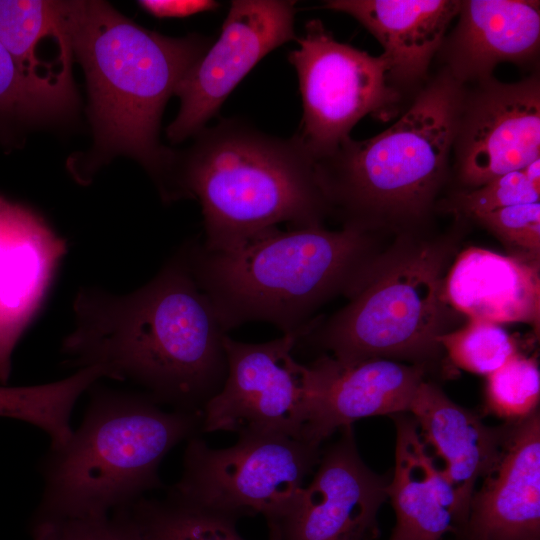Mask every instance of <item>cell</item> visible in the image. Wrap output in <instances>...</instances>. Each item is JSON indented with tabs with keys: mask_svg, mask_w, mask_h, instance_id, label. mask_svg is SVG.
<instances>
[{
	"mask_svg": "<svg viewBox=\"0 0 540 540\" xmlns=\"http://www.w3.org/2000/svg\"><path fill=\"white\" fill-rule=\"evenodd\" d=\"M448 367L487 376L519 353L518 341L500 324L468 318L438 337Z\"/></svg>",
	"mask_w": 540,
	"mask_h": 540,
	"instance_id": "25",
	"label": "cell"
},
{
	"mask_svg": "<svg viewBox=\"0 0 540 540\" xmlns=\"http://www.w3.org/2000/svg\"><path fill=\"white\" fill-rule=\"evenodd\" d=\"M539 199L540 159L477 188L459 189L439 200L435 210L451 214L455 219L467 222L497 209L535 203L539 202Z\"/></svg>",
	"mask_w": 540,
	"mask_h": 540,
	"instance_id": "26",
	"label": "cell"
},
{
	"mask_svg": "<svg viewBox=\"0 0 540 540\" xmlns=\"http://www.w3.org/2000/svg\"><path fill=\"white\" fill-rule=\"evenodd\" d=\"M67 244L44 218L0 195V384L13 351L41 309Z\"/></svg>",
	"mask_w": 540,
	"mask_h": 540,
	"instance_id": "15",
	"label": "cell"
},
{
	"mask_svg": "<svg viewBox=\"0 0 540 540\" xmlns=\"http://www.w3.org/2000/svg\"><path fill=\"white\" fill-rule=\"evenodd\" d=\"M444 540V539H443Z\"/></svg>",
	"mask_w": 540,
	"mask_h": 540,
	"instance_id": "32",
	"label": "cell"
},
{
	"mask_svg": "<svg viewBox=\"0 0 540 540\" xmlns=\"http://www.w3.org/2000/svg\"><path fill=\"white\" fill-rule=\"evenodd\" d=\"M458 21L437 53L443 69L464 86L493 77L500 63L535 64L540 2L460 0Z\"/></svg>",
	"mask_w": 540,
	"mask_h": 540,
	"instance_id": "17",
	"label": "cell"
},
{
	"mask_svg": "<svg viewBox=\"0 0 540 540\" xmlns=\"http://www.w3.org/2000/svg\"><path fill=\"white\" fill-rule=\"evenodd\" d=\"M444 293L460 315L497 324L525 323L538 335L539 257L468 247L459 251L450 265Z\"/></svg>",
	"mask_w": 540,
	"mask_h": 540,
	"instance_id": "19",
	"label": "cell"
},
{
	"mask_svg": "<svg viewBox=\"0 0 540 540\" xmlns=\"http://www.w3.org/2000/svg\"><path fill=\"white\" fill-rule=\"evenodd\" d=\"M311 330L263 343L224 338L226 377L201 411V431L303 439L309 418L306 365L292 350ZM305 441V440H304Z\"/></svg>",
	"mask_w": 540,
	"mask_h": 540,
	"instance_id": "10",
	"label": "cell"
},
{
	"mask_svg": "<svg viewBox=\"0 0 540 540\" xmlns=\"http://www.w3.org/2000/svg\"><path fill=\"white\" fill-rule=\"evenodd\" d=\"M325 8L349 14L382 45L389 62L388 81L412 98L428 79L460 0H330Z\"/></svg>",
	"mask_w": 540,
	"mask_h": 540,
	"instance_id": "18",
	"label": "cell"
},
{
	"mask_svg": "<svg viewBox=\"0 0 540 540\" xmlns=\"http://www.w3.org/2000/svg\"><path fill=\"white\" fill-rule=\"evenodd\" d=\"M382 235L349 226L274 227L231 250L208 251L198 240L181 251L227 332L260 321L285 334L312 330L322 305L354 292L387 247Z\"/></svg>",
	"mask_w": 540,
	"mask_h": 540,
	"instance_id": "2",
	"label": "cell"
},
{
	"mask_svg": "<svg viewBox=\"0 0 540 540\" xmlns=\"http://www.w3.org/2000/svg\"><path fill=\"white\" fill-rule=\"evenodd\" d=\"M407 413L391 416L396 427L395 466L387 496L396 523L389 540L457 537L466 523L456 492Z\"/></svg>",
	"mask_w": 540,
	"mask_h": 540,
	"instance_id": "20",
	"label": "cell"
},
{
	"mask_svg": "<svg viewBox=\"0 0 540 540\" xmlns=\"http://www.w3.org/2000/svg\"><path fill=\"white\" fill-rule=\"evenodd\" d=\"M295 2L234 0L218 39L205 50L179 83V112L167 128L178 143L195 136L269 52L295 39Z\"/></svg>",
	"mask_w": 540,
	"mask_h": 540,
	"instance_id": "12",
	"label": "cell"
},
{
	"mask_svg": "<svg viewBox=\"0 0 540 540\" xmlns=\"http://www.w3.org/2000/svg\"><path fill=\"white\" fill-rule=\"evenodd\" d=\"M457 540H540V415L509 424Z\"/></svg>",
	"mask_w": 540,
	"mask_h": 540,
	"instance_id": "16",
	"label": "cell"
},
{
	"mask_svg": "<svg viewBox=\"0 0 540 540\" xmlns=\"http://www.w3.org/2000/svg\"><path fill=\"white\" fill-rule=\"evenodd\" d=\"M429 371L389 359L342 362L324 354L306 365L309 418L304 440L314 445L362 418L409 413Z\"/></svg>",
	"mask_w": 540,
	"mask_h": 540,
	"instance_id": "14",
	"label": "cell"
},
{
	"mask_svg": "<svg viewBox=\"0 0 540 540\" xmlns=\"http://www.w3.org/2000/svg\"><path fill=\"white\" fill-rule=\"evenodd\" d=\"M177 161L178 197L202 207L208 251L236 248L289 223L320 226L330 214L316 163L296 136L281 139L232 120L204 128Z\"/></svg>",
	"mask_w": 540,
	"mask_h": 540,
	"instance_id": "6",
	"label": "cell"
},
{
	"mask_svg": "<svg viewBox=\"0 0 540 540\" xmlns=\"http://www.w3.org/2000/svg\"><path fill=\"white\" fill-rule=\"evenodd\" d=\"M290 52L303 105L295 135L315 160L334 152L366 115L387 121L403 96L388 81L389 62L338 42L319 19L307 22Z\"/></svg>",
	"mask_w": 540,
	"mask_h": 540,
	"instance_id": "9",
	"label": "cell"
},
{
	"mask_svg": "<svg viewBox=\"0 0 540 540\" xmlns=\"http://www.w3.org/2000/svg\"><path fill=\"white\" fill-rule=\"evenodd\" d=\"M64 11L73 55L87 82L98 148L135 158L162 198L174 200L178 158L159 144L160 119L208 40L147 30L102 1L64 2Z\"/></svg>",
	"mask_w": 540,
	"mask_h": 540,
	"instance_id": "3",
	"label": "cell"
},
{
	"mask_svg": "<svg viewBox=\"0 0 540 540\" xmlns=\"http://www.w3.org/2000/svg\"><path fill=\"white\" fill-rule=\"evenodd\" d=\"M539 399L540 372L535 357L519 352L486 376L484 414L504 423L529 418L538 411Z\"/></svg>",
	"mask_w": 540,
	"mask_h": 540,
	"instance_id": "27",
	"label": "cell"
},
{
	"mask_svg": "<svg viewBox=\"0 0 540 540\" xmlns=\"http://www.w3.org/2000/svg\"><path fill=\"white\" fill-rule=\"evenodd\" d=\"M141 540H245L237 520L166 497L145 496L125 507ZM269 540H281L269 531Z\"/></svg>",
	"mask_w": 540,
	"mask_h": 540,
	"instance_id": "24",
	"label": "cell"
},
{
	"mask_svg": "<svg viewBox=\"0 0 540 540\" xmlns=\"http://www.w3.org/2000/svg\"><path fill=\"white\" fill-rule=\"evenodd\" d=\"M0 40L57 117L77 101L64 2L0 0Z\"/></svg>",
	"mask_w": 540,
	"mask_h": 540,
	"instance_id": "21",
	"label": "cell"
},
{
	"mask_svg": "<svg viewBox=\"0 0 540 540\" xmlns=\"http://www.w3.org/2000/svg\"><path fill=\"white\" fill-rule=\"evenodd\" d=\"M471 221L494 235L510 254L540 257V202L504 207Z\"/></svg>",
	"mask_w": 540,
	"mask_h": 540,
	"instance_id": "28",
	"label": "cell"
},
{
	"mask_svg": "<svg viewBox=\"0 0 540 540\" xmlns=\"http://www.w3.org/2000/svg\"><path fill=\"white\" fill-rule=\"evenodd\" d=\"M201 421V413L163 410L146 393L93 390L80 426L44 458L30 532L105 519L160 488L162 460Z\"/></svg>",
	"mask_w": 540,
	"mask_h": 540,
	"instance_id": "5",
	"label": "cell"
},
{
	"mask_svg": "<svg viewBox=\"0 0 540 540\" xmlns=\"http://www.w3.org/2000/svg\"><path fill=\"white\" fill-rule=\"evenodd\" d=\"M101 378H108L106 370L89 366L47 384L0 385V417L25 421L40 428L50 438V449L60 448L73 434L71 414L75 403Z\"/></svg>",
	"mask_w": 540,
	"mask_h": 540,
	"instance_id": "23",
	"label": "cell"
},
{
	"mask_svg": "<svg viewBox=\"0 0 540 540\" xmlns=\"http://www.w3.org/2000/svg\"><path fill=\"white\" fill-rule=\"evenodd\" d=\"M466 223L455 219L438 235L428 230L396 235L348 303L302 339L342 362L380 358L428 371L442 365L449 376L438 337L452 331L460 315L448 304L444 285Z\"/></svg>",
	"mask_w": 540,
	"mask_h": 540,
	"instance_id": "7",
	"label": "cell"
},
{
	"mask_svg": "<svg viewBox=\"0 0 540 540\" xmlns=\"http://www.w3.org/2000/svg\"><path fill=\"white\" fill-rule=\"evenodd\" d=\"M73 312L61 345L69 368L100 366L157 403L194 413L221 389L227 331L181 249L131 293L81 288Z\"/></svg>",
	"mask_w": 540,
	"mask_h": 540,
	"instance_id": "1",
	"label": "cell"
},
{
	"mask_svg": "<svg viewBox=\"0 0 540 540\" xmlns=\"http://www.w3.org/2000/svg\"><path fill=\"white\" fill-rule=\"evenodd\" d=\"M321 452L318 445L284 435H242L223 449L194 436L184 451L182 475L167 497L237 521L262 515L273 527L290 509Z\"/></svg>",
	"mask_w": 540,
	"mask_h": 540,
	"instance_id": "8",
	"label": "cell"
},
{
	"mask_svg": "<svg viewBox=\"0 0 540 540\" xmlns=\"http://www.w3.org/2000/svg\"><path fill=\"white\" fill-rule=\"evenodd\" d=\"M31 536L33 540H141L125 508L105 519L71 522Z\"/></svg>",
	"mask_w": 540,
	"mask_h": 540,
	"instance_id": "30",
	"label": "cell"
},
{
	"mask_svg": "<svg viewBox=\"0 0 540 540\" xmlns=\"http://www.w3.org/2000/svg\"><path fill=\"white\" fill-rule=\"evenodd\" d=\"M464 91L441 68L392 126L369 139L349 137L315 160L330 214L380 234L427 230L451 173Z\"/></svg>",
	"mask_w": 540,
	"mask_h": 540,
	"instance_id": "4",
	"label": "cell"
},
{
	"mask_svg": "<svg viewBox=\"0 0 540 540\" xmlns=\"http://www.w3.org/2000/svg\"><path fill=\"white\" fill-rule=\"evenodd\" d=\"M460 189H473L540 159V78L491 77L465 86L452 146Z\"/></svg>",
	"mask_w": 540,
	"mask_h": 540,
	"instance_id": "11",
	"label": "cell"
},
{
	"mask_svg": "<svg viewBox=\"0 0 540 540\" xmlns=\"http://www.w3.org/2000/svg\"><path fill=\"white\" fill-rule=\"evenodd\" d=\"M140 6L148 13L159 17H186L214 10L219 3L211 0H144Z\"/></svg>",
	"mask_w": 540,
	"mask_h": 540,
	"instance_id": "31",
	"label": "cell"
},
{
	"mask_svg": "<svg viewBox=\"0 0 540 540\" xmlns=\"http://www.w3.org/2000/svg\"><path fill=\"white\" fill-rule=\"evenodd\" d=\"M0 113L28 120L57 117L53 109L35 91L16 61L0 40Z\"/></svg>",
	"mask_w": 540,
	"mask_h": 540,
	"instance_id": "29",
	"label": "cell"
},
{
	"mask_svg": "<svg viewBox=\"0 0 540 540\" xmlns=\"http://www.w3.org/2000/svg\"><path fill=\"white\" fill-rule=\"evenodd\" d=\"M409 413L424 443L444 463L441 469L467 519L473 492L496 459L508 423L487 425L478 413L453 402L437 384L427 380L419 385Z\"/></svg>",
	"mask_w": 540,
	"mask_h": 540,
	"instance_id": "22",
	"label": "cell"
},
{
	"mask_svg": "<svg viewBox=\"0 0 540 540\" xmlns=\"http://www.w3.org/2000/svg\"><path fill=\"white\" fill-rule=\"evenodd\" d=\"M321 452L318 468L282 520L269 531L281 540H377L378 512L389 477L371 470L357 450L353 428Z\"/></svg>",
	"mask_w": 540,
	"mask_h": 540,
	"instance_id": "13",
	"label": "cell"
}]
</instances>
